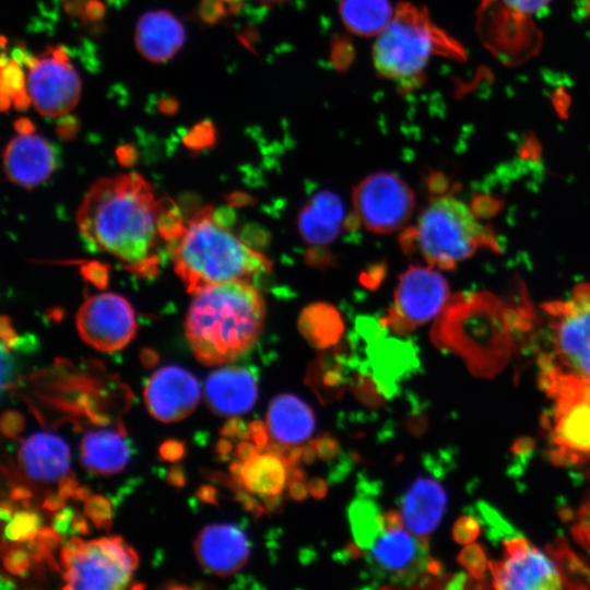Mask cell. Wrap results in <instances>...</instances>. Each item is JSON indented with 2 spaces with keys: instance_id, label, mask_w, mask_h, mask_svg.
<instances>
[{
  "instance_id": "cell-22",
  "label": "cell",
  "mask_w": 590,
  "mask_h": 590,
  "mask_svg": "<svg viewBox=\"0 0 590 590\" xmlns=\"http://www.w3.org/2000/svg\"><path fill=\"white\" fill-rule=\"evenodd\" d=\"M314 428V412L302 399L282 393L271 400L267 432L274 445L281 448L297 446L311 436Z\"/></svg>"
},
{
  "instance_id": "cell-38",
  "label": "cell",
  "mask_w": 590,
  "mask_h": 590,
  "mask_svg": "<svg viewBox=\"0 0 590 590\" xmlns=\"http://www.w3.org/2000/svg\"><path fill=\"white\" fill-rule=\"evenodd\" d=\"M214 128L210 121H203L191 129L186 137L187 145L197 149L212 143Z\"/></svg>"
},
{
  "instance_id": "cell-45",
  "label": "cell",
  "mask_w": 590,
  "mask_h": 590,
  "mask_svg": "<svg viewBox=\"0 0 590 590\" xmlns=\"http://www.w3.org/2000/svg\"><path fill=\"white\" fill-rule=\"evenodd\" d=\"M197 498L201 503L215 504L216 503V491L211 485H202L196 492Z\"/></svg>"
},
{
  "instance_id": "cell-3",
  "label": "cell",
  "mask_w": 590,
  "mask_h": 590,
  "mask_svg": "<svg viewBox=\"0 0 590 590\" xmlns=\"http://www.w3.org/2000/svg\"><path fill=\"white\" fill-rule=\"evenodd\" d=\"M539 382L553 401L590 399V285L545 303Z\"/></svg>"
},
{
  "instance_id": "cell-13",
  "label": "cell",
  "mask_w": 590,
  "mask_h": 590,
  "mask_svg": "<svg viewBox=\"0 0 590 590\" xmlns=\"http://www.w3.org/2000/svg\"><path fill=\"white\" fill-rule=\"evenodd\" d=\"M488 569L496 589L555 590L564 587L553 557L517 533L504 540L503 557L489 560Z\"/></svg>"
},
{
  "instance_id": "cell-33",
  "label": "cell",
  "mask_w": 590,
  "mask_h": 590,
  "mask_svg": "<svg viewBox=\"0 0 590 590\" xmlns=\"http://www.w3.org/2000/svg\"><path fill=\"white\" fill-rule=\"evenodd\" d=\"M84 512L96 527L106 530L110 528L113 509L104 496L91 495L84 503Z\"/></svg>"
},
{
  "instance_id": "cell-14",
  "label": "cell",
  "mask_w": 590,
  "mask_h": 590,
  "mask_svg": "<svg viewBox=\"0 0 590 590\" xmlns=\"http://www.w3.org/2000/svg\"><path fill=\"white\" fill-rule=\"evenodd\" d=\"M75 323L81 339L101 352L121 350L138 329L132 306L116 293L86 298L76 312Z\"/></svg>"
},
{
  "instance_id": "cell-35",
  "label": "cell",
  "mask_w": 590,
  "mask_h": 590,
  "mask_svg": "<svg viewBox=\"0 0 590 590\" xmlns=\"http://www.w3.org/2000/svg\"><path fill=\"white\" fill-rule=\"evenodd\" d=\"M354 56V47L349 38L338 36L332 39L330 57L332 66L337 70H346L352 63Z\"/></svg>"
},
{
  "instance_id": "cell-17",
  "label": "cell",
  "mask_w": 590,
  "mask_h": 590,
  "mask_svg": "<svg viewBox=\"0 0 590 590\" xmlns=\"http://www.w3.org/2000/svg\"><path fill=\"white\" fill-rule=\"evenodd\" d=\"M200 565L217 576H231L247 563L250 543L246 532L234 523L204 527L193 544Z\"/></svg>"
},
{
  "instance_id": "cell-8",
  "label": "cell",
  "mask_w": 590,
  "mask_h": 590,
  "mask_svg": "<svg viewBox=\"0 0 590 590\" xmlns=\"http://www.w3.org/2000/svg\"><path fill=\"white\" fill-rule=\"evenodd\" d=\"M551 0H481L479 25L489 49L506 61H522L540 42L533 16Z\"/></svg>"
},
{
  "instance_id": "cell-15",
  "label": "cell",
  "mask_w": 590,
  "mask_h": 590,
  "mask_svg": "<svg viewBox=\"0 0 590 590\" xmlns=\"http://www.w3.org/2000/svg\"><path fill=\"white\" fill-rule=\"evenodd\" d=\"M548 429L551 459L555 464L590 463V399L555 401Z\"/></svg>"
},
{
  "instance_id": "cell-29",
  "label": "cell",
  "mask_w": 590,
  "mask_h": 590,
  "mask_svg": "<svg viewBox=\"0 0 590 590\" xmlns=\"http://www.w3.org/2000/svg\"><path fill=\"white\" fill-rule=\"evenodd\" d=\"M381 512L376 503L359 498L350 505V526L358 547L366 550L382 530Z\"/></svg>"
},
{
  "instance_id": "cell-56",
  "label": "cell",
  "mask_w": 590,
  "mask_h": 590,
  "mask_svg": "<svg viewBox=\"0 0 590 590\" xmlns=\"http://www.w3.org/2000/svg\"><path fill=\"white\" fill-rule=\"evenodd\" d=\"M1 518L4 521H9L12 518V507L5 502L1 503L0 508Z\"/></svg>"
},
{
  "instance_id": "cell-43",
  "label": "cell",
  "mask_w": 590,
  "mask_h": 590,
  "mask_svg": "<svg viewBox=\"0 0 590 590\" xmlns=\"http://www.w3.org/2000/svg\"><path fill=\"white\" fill-rule=\"evenodd\" d=\"M78 487L79 484L73 476L64 475L59 480L58 494L64 499L68 497H73Z\"/></svg>"
},
{
  "instance_id": "cell-26",
  "label": "cell",
  "mask_w": 590,
  "mask_h": 590,
  "mask_svg": "<svg viewBox=\"0 0 590 590\" xmlns=\"http://www.w3.org/2000/svg\"><path fill=\"white\" fill-rule=\"evenodd\" d=\"M342 216L343 208L338 197L320 192L300 212L299 232L308 243L326 244L335 237Z\"/></svg>"
},
{
  "instance_id": "cell-21",
  "label": "cell",
  "mask_w": 590,
  "mask_h": 590,
  "mask_svg": "<svg viewBox=\"0 0 590 590\" xmlns=\"http://www.w3.org/2000/svg\"><path fill=\"white\" fill-rule=\"evenodd\" d=\"M447 506V494L436 479L422 476L405 491L401 502L404 527L416 536L427 538L439 524Z\"/></svg>"
},
{
  "instance_id": "cell-54",
  "label": "cell",
  "mask_w": 590,
  "mask_h": 590,
  "mask_svg": "<svg viewBox=\"0 0 590 590\" xmlns=\"http://www.w3.org/2000/svg\"><path fill=\"white\" fill-rule=\"evenodd\" d=\"M215 449L219 455L226 456L232 450V444L226 439H221L217 441Z\"/></svg>"
},
{
  "instance_id": "cell-39",
  "label": "cell",
  "mask_w": 590,
  "mask_h": 590,
  "mask_svg": "<svg viewBox=\"0 0 590 590\" xmlns=\"http://www.w3.org/2000/svg\"><path fill=\"white\" fill-rule=\"evenodd\" d=\"M24 417L21 413L9 410L2 414L1 417V432L7 437H16L24 427Z\"/></svg>"
},
{
  "instance_id": "cell-30",
  "label": "cell",
  "mask_w": 590,
  "mask_h": 590,
  "mask_svg": "<svg viewBox=\"0 0 590 590\" xmlns=\"http://www.w3.org/2000/svg\"><path fill=\"white\" fill-rule=\"evenodd\" d=\"M11 103L20 110L26 109L31 104L26 87V74L15 58L8 60L7 63H1L2 110H7Z\"/></svg>"
},
{
  "instance_id": "cell-51",
  "label": "cell",
  "mask_w": 590,
  "mask_h": 590,
  "mask_svg": "<svg viewBox=\"0 0 590 590\" xmlns=\"http://www.w3.org/2000/svg\"><path fill=\"white\" fill-rule=\"evenodd\" d=\"M178 108L177 102L174 98L166 97L160 102V110L166 115H173Z\"/></svg>"
},
{
  "instance_id": "cell-57",
  "label": "cell",
  "mask_w": 590,
  "mask_h": 590,
  "mask_svg": "<svg viewBox=\"0 0 590 590\" xmlns=\"http://www.w3.org/2000/svg\"><path fill=\"white\" fill-rule=\"evenodd\" d=\"M142 362L145 366L148 367H151L155 364L156 362V355L155 353H152L150 351H148L146 353H143L142 355Z\"/></svg>"
},
{
  "instance_id": "cell-7",
  "label": "cell",
  "mask_w": 590,
  "mask_h": 590,
  "mask_svg": "<svg viewBox=\"0 0 590 590\" xmlns=\"http://www.w3.org/2000/svg\"><path fill=\"white\" fill-rule=\"evenodd\" d=\"M60 564L64 589L117 590L130 582L139 557L120 536L88 542L74 536L61 548Z\"/></svg>"
},
{
  "instance_id": "cell-31",
  "label": "cell",
  "mask_w": 590,
  "mask_h": 590,
  "mask_svg": "<svg viewBox=\"0 0 590 590\" xmlns=\"http://www.w3.org/2000/svg\"><path fill=\"white\" fill-rule=\"evenodd\" d=\"M40 527V518L33 511H17L8 521L4 538L11 542H24L34 540Z\"/></svg>"
},
{
  "instance_id": "cell-55",
  "label": "cell",
  "mask_w": 590,
  "mask_h": 590,
  "mask_svg": "<svg viewBox=\"0 0 590 590\" xmlns=\"http://www.w3.org/2000/svg\"><path fill=\"white\" fill-rule=\"evenodd\" d=\"M91 491L85 486H79L76 491L74 492L73 498L75 500H83L85 502L91 496Z\"/></svg>"
},
{
  "instance_id": "cell-44",
  "label": "cell",
  "mask_w": 590,
  "mask_h": 590,
  "mask_svg": "<svg viewBox=\"0 0 590 590\" xmlns=\"http://www.w3.org/2000/svg\"><path fill=\"white\" fill-rule=\"evenodd\" d=\"M166 481L168 484L176 487L185 486L186 475L184 469L179 465L172 467L166 475Z\"/></svg>"
},
{
  "instance_id": "cell-2",
  "label": "cell",
  "mask_w": 590,
  "mask_h": 590,
  "mask_svg": "<svg viewBox=\"0 0 590 590\" xmlns=\"http://www.w3.org/2000/svg\"><path fill=\"white\" fill-rule=\"evenodd\" d=\"M266 316V302L248 280L212 284L193 294L185 320L186 340L200 363H231L257 342Z\"/></svg>"
},
{
  "instance_id": "cell-23",
  "label": "cell",
  "mask_w": 590,
  "mask_h": 590,
  "mask_svg": "<svg viewBox=\"0 0 590 590\" xmlns=\"http://www.w3.org/2000/svg\"><path fill=\"white\" fill-rule=\"evenodd\" d=\"M185 38L184 25L166 10L144 13L135 26V47L152 62L169 60L180 49Z\"/></svg>"
},
{
  "instance_id": "cell-19",
  "label": "cell",
  "mask_w": 590,
  "mask_h": 590,
  "mask_svg": "<svg viewBox=\"0 0 590 590\" xmlns=\"http://www.w3.org/2000/svg\"><path fill=\"white\" fill-rule=\"evenodd\" d=\"M257 398V377L247 367H223L210 374L204 384L205 402L220 416L244 414L253 406Z\"/></svg>"
},
{
  "instance_id": "cell-34",
  "label": "cell",
  "mask_w": 590,
  "mask_h": 590,
  "mask_svg": "<svg viewBox=\"0 0 590 590\" xmlns=\"http://www.w3.org/2000/svg\"><path fill=\"white\" fill-rule=\"evenodd\" d=\"M571 534L578 544L590 550V491L576 511Z\"/></svg>"
},
{
  "instance_id": "cell-41",
  "label": "cell",
  "mask_w": 590,
  "mask_h": 590,
  "mask_svg": "<svg viewBox=\"0 0 590 590\" xmlns=\"http://www.w3.org/2000/svg\"><path fill=\"white\" fill-rule=\"evenodd\" d=\"M74 512L71 508L60 509L52 520V528L60 534L64 535L71 532V522Z\"/></svg>"
},
{
  "instance_id": "cell-47",
  "label": "cell",
  "mask_w": 590,
  "mask_h": 590,
  "mask_svg": "<svg viewBox=\"0 0 590 590\" xmlns=\"http://www.w3.org/2000/svg\"><path fill=\"white\" fill-rule=\"evenodd\" d=\"M86 16L91 21L99 20L105 12L104 5L97 0H91L86 4Z\"/></svg>"
},
{
  "instance_id": "cell-25",
  "label": "cell",
  "mask_w": 590,
  "mask_h": 590,
  "mask_svg": "<svg viewBox=\"0 0 590 590\" xmlns=\"http://www.w3.org/2000/svg\"><path fill=\"white\" fill-rule=\"evenodd\" d=\"M131 452V445L122 429L93 430L82 439L81 463L95 474L110 475L126 467Z\"/></svg>"
},
{
  "instance_id": "cell-28",
  "label": "cell",
  "mask_w": 590,
  "mask_h": 590,
  "mask_svg": "<svg viewBox=\"0 0 590 590\" xmlns=\"http://www.w3.org/2000/svg\"><path fill=\"white\" fill-rule=\"evenodd\" d=\"M555 560L563 585L570 589H590V565L567 542L559 538L547 546Z\"/></svg>"
},
{
  "instance_id": "cell-32",
  "label": "cell",
  "mask_w": 590,
  "mask_h": 590,
  "mask_svg": "<svg viewBox=\"0 0 590 590\" xmlns=\"http://www.w3.org/2000/svg\"><path fill=\"white\" fill-rule=\"evenodd\" d=\"M458 562L474 581H483L489 560H487L484 550L479 544L467 545L458 556Z\"/></svg>"
},
{
  "instance_id": "cell-53",
  "label": "cell",
  "mask_w": 590,
  "mask_h": 590,
  "mask_svg": "<svg viewBox=\"0 0 590 590\" xmlns=\"http://www.w3.org/2000/svg\"><path fill=\"white\" fill-rule=\"evenodd\" d=\"M10 496L14 500H24L32 496L31 492L22 486H16L11 489Z\"/></svg>"
},
{
  "instance_id": "cell-49",
  "label": "cell",
  "mask_w": 590,
  "mask_h": 590,
  "mask_svg": "<svg viewBox=\"0 0 590 590\" xmlns=\"http://www.w3.org/2000/svg\"><path fill=\"white\" fill-rule=\"evenodd\" d=\"M71 533H78V534H87L88 533L87 521L82 515L75 514L73 516V519H72V522H71Z\"/></svg>"
},
{
  "instance_id": "cell-20",
  "label": "cell",
  "mask_w": 590,
  "mask_h": 590,
  "mask_svg": "<svg viewBox=\"0 0 590 590\" xmlns=\"http://www.w3.org/2000/svg\"><path fill=\"white\" fill-rule=\"evenodd\" d=\"M283 449L276 445L258 447L257 451L248 459L241 461L238 485L256 495L261 496L267 503L274 502L290 485L294 471L292 461Z\"/></svg>"
},
{
  "instance_id": "cell-52",
  "label": "cell",
  "mask_w": 590,
  "mask_h": 590,
  "mask_svg": "<svg viewBox=\"0 0 590 590\" xmlns=\"http://www.w3.org/2000/svg\"><path fill=\"white\" fill-rule=\"evenodd\" d=\"M14 126H15V129H16L17 133L23 134V133L34 132L33 123L31 122V120H28L26 118H21V119L16 120Z\"/></svg>"
},
{
  "instance_id": "cell-27",
  "label": "cell",
  "mask_w": 590,
  "mask_h": 590,
  "mask_svg": "<svg viewBox=\"0 0 590 590\" xmlns=\"http://www.w3.org/2000/svg\"><path fill=\"white\" fill-rule=\"evenodd\" d=\"M390 0H340L339 14L346 30L361 37H375L394 15Z\"/></svg>"
},
{
  "instance_id": "cell-11",
  "label": "cell",
  "mask_w": 590,
  "mask_h": 590,
  "mask_svg": "<svg viewBox=\"0 0 590 590\" xmlns=\"http://www.w3.org/2000/svg\"><path fill=\"white\" fill-rule=\"evenodd\" d=\"M24 62L27 93L39 114L60 117L76 106L81 81L62 47L50 48L37 57H24Z\"/></svg>"
},
{
  "instance_id": "cell-16",
  "label": "cell",
  "mask_w": 590,
  "mask_h": 590,
  "mask_svg": "<svg viewBox=\"0 0 590 590\" xmlns=\"http://www.w3.org/2000/svg\"><path fill=\"white\" fill-rule=\"evenodd\" d=\"M200 399L197 378L179 366H164L146 381L144 401L150 414L165 423L187 417Z\"/></svg>"
},
{
  "instance_id": "cell-40",
  "label": "cell",
  "mask_w": 590,
  "mask_h": 590,
  "mask_svg": "<svg viewBox=\"0 0 590 590\" xmlns=\"http://www.w3.org/2000/svg\"><path fill=\"white\" fill-rule=\"evenodd\" d=\"M185 444L179 440L168 439L165 440L158 449L160 457L163 460L175 462L185 456Z\"/></svg>"
},
{
  "instance_id": "cell-10",
  "label": "cell",
  "mask_w": 590,
  "mask_h": 590,
  "mask_svg": "<svg viewBox=\"0 0 590 590\" xmlns=\"http://www.w3.org/2000/svg\"><path fill=\"white\" fill-rule=\"evenodd\" d=\"M355 214L366 229L387 234L400 229L410 220L415 198L398 175L377 172L366 176L353 189Z\"/></svg>"
},
{
  "instance_id": "cell-59",
  "label": "cell",
  "mask_w": 590,
  "mask_h": 590,
  "mask_svg": "<svg viewBox=\"0 0 590 590\" xmlns=\"http://www.w3.org/2000/svg\"><path fill=\"white\" fill-rule=\"evenodd\" d=\"M309 488H310V491H311V493H312L314 495L317 494V491L314 488V486H312L311 484L309 485ZM316 488H323V485H322V482H321V481H319V484L316 485Z\"/></svg>"
},
{
  "instance_id": "cell-48",
  "label": "cell",
  "mask_w": 590,
  "mask_h": 590,
  "mask_svg": "<svg viewBox=\"0 0 590 590\" xmlns=\"http://www.w3.org/2000/svg\"><path fill=\"white\" fill-rule=\"evenodd\" d=\"M316 448L320 457L332 456L337 448V444L329 438H322L316 442Z\"/></svg>"
},
{
  "instance_id": "cell-12",
  "label": "cell",
  "mask_w": 590,
  "mask_h": 590,
  "mask_svg": "<svg viewBox=\"0 0 590 590\" xmlns=\"http://www.w3.org/2000/svg\"><path fill=\"white\" fill-rule=\"evenodd\" d=\"M449 297V286L438 269L411 266L399 278L386 323L406 333L435 318Z\"/></svg>"
},
{
  "instance_id": "cell-50",
  "label": "cell",
  "mask_w": 590,
  "mask_h": 590,
  "mask_svg": "<svg viewBox=\"0 0 590 590\" xmlns=\"http://www.w3.org/2000/svg\"><path fill=\"white\" fill-rule=\"evenodd\" d=\"M258 447H255L250 442L244 441L236 447L237 457L244 461L252 456L257 451Z\"/></svg>"
},
{
  "instance_id": "cell-42",
  "label": "cell",
  "mask_w": 590,
  "mask_h": 590,
  "mask_svg": "<svg viewBox=\"0 0 590 590\" xmlns=\"http://www.w3.org/2000/svg\"><path fill=\"white\" fill-rule=\"evenodd\" d=\"M221 434L225 437L247 438L249 437V429H246L240 420L232 418L223 426Z\"/></svg>"
},
{
  "instance_id": "cell-9",
  "label": "cell",
  "mask_w": 590,
  "mask_h": 590,
  "mask_svg": "<svg viewBox=\"0 0 590 590\" xmlns=\"http://www.w3.org/2000/svg\"><path fill=\"white\" fill-rule=\"evenodd\" d=\"M366 551V562L376 577L392 583L435 581L440 566L428 555V541L403 526L384 528Z\"/></svg>"
},
{
  "instance_id": "cell-46",
  "label": "cell",
  "mask_w": 590,
  "mask_h": 590,
  "mask_svg": "<svg viewBox=\"0 0 590 590\" xmlns=\"http://www.w3.org/2000/svg\"><path fill=\"white\" fill-rule=\"evenodd\" d=\"M64 503H66V499L61 497L58 493L51 494L45 498L43 503V508L48 511H59L60 509L63 508Z\"/></svg>"
},
{
  "instance_id": "cell-5",
  "label": "cell",
  "mask_w": 590,
  "mask_h": 590,
  "mask_svg": "<svg viewBox=\"0 0 590 590\" xmlns=\"http://www.w3.org/2000/svg\"><path fill=\"white\" fill-rule=\"evenodd\" d=\"M462 59V46L430 20L423 7L402 2L389 25L377 36L373 61L377 73L396 81L402 92L418 87L433 56Z\"/></svg>"
},
{
  "instance_id": "cell-24",
  "label": "cell",
  "mask_w": 590,
  "mask_h": 590,
  "mask_svg": "<svg viewBox=\"0 0 590 590\" xmlns=\"http://www.w3.org/2000/svg\"><path fill=\"white\" fill-rule=\"evenodd\" d=\"M19 463L32 480L58 481L69 471L70 449L66 441L55 434H33L20 447Z\"/></svg>"
},
{
  "instance_id": "cell-18",
  "label": "cell",
  "mask_w": 590,
  "mask_h": 590,
  "mask_svg": "<svg viewBox=\"0 0 590 590\" xmlns=\"http://www.w3.org/2000/svg\"><path fill=\"white\" fill-rule=\"evenodd\" d=\"M57 166L50 143L38 134L17 133L7 145L3 168L17 186L34 188L48 179Z\"/></svg>"
},
{
  "instance_id": "cell-1",
  "label": "cell",
  "mask_w": 590,
  "mask_h": 590,
  "mask_svg": "<svg viewBox=\"0 0 590 590\" xmlns=\"http://www.w3.org/2000/svg\"><path fill=\"white\" fill-rule=\"evenodd\" d=\"M176 206L156 198L139 174H118L96 180L82 200L76 224L95 249L122 261L131 272L154 275L162 241L167 246L185 223Z\"/></svg>"
},
{
  "instance_id": "cell-6",
  "label": "cell",
  "mask_w": 590,
  "mask_h": 590,
  "mask_svg": "<svg viewBox=\"0 0 590 590\" xmlns=\"http://www.w3.org/2000/svg\"><path fill=\"white\" fill-rule=\"evenodd\" d=\"M411 236L427 266L452 269L479 249H497L494 233L455 197H439L422 212Z\"/></svg>"
},
{
  "instance_id": "cell-37",
  "label": "cell",
  "mask_w": 590,
  "mask_h": 590,
  "mask_svg": "<svg viewBox=\"0 0 590 590\" xmlns=\"http://www.w3.org/2000/svg\"><path fill=\"white\" fill-rule=\"evenodd\" d=\"M3 566L12 575H23L30 566V557L22 547H11L3 556Z\"/></svg>"
},
{
  "instance_id": "cell-36",
  "label": "cell",
  "mask_w": 590,
  "mask_h": 590,
  "mask_svg": "<svg viewBox=\"0 0 590 590\" xmlns=\"http://www.w3.org/2000/svg\"><path fill=\"white\" fill-rule=\"evenodd\" d=\"M480 533L481 524L471 516H463L459 518L456 521L452 530L455 541L460 544H469L473 542Z\"/></svg>"
},
{
  "instance_id": "cell-58",
  "label": "cell",
  "mask_w": 590,
  "mask_h": 590,
  "mask_svg": "<svg viewBox=\"0 0 590 590\" xmlns=\"http://www.w3.org/2000/svg\"><path fill=\"white\" fill-rule=\"evenodd\" d=\"M258 3L266 5V7H274L278 4H282L288 0H256Z\"/></svg>"
},
{
  "instance_id": "cell-4",
  "label": "cell",
  "mask_w": 590,
  "mask_h": 590,
  "mask_svg": "<svg viewBox=\"0 0 590 590\" xmlns=\"http://www.w3.org/2000/svg\"><path fill=\"white\" fill-rule=\"evenodd\" d=\"M174 270L192 295L205 286L268 273L271 261L213 217L211 206L196 213L168 245Z\"/></svg>"
}]
</instances>
